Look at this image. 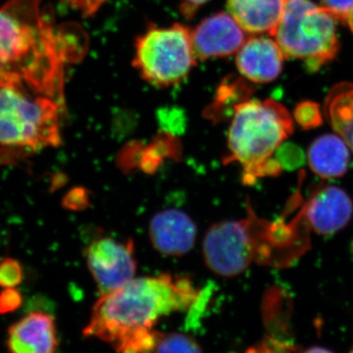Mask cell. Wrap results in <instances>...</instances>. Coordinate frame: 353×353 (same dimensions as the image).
Returning <instances> with one entry per match:
<instances>
[{
  "label": "cell",
  "mask_w": 353,
  "mask_h": 353,
  "mask_svg": "<svg viewBox=\"0 0 353 353\" xmlns=\"http://www.w3.org/2000/svg\"><path fill=\"white\" fill-rule=\"evenodd\" d=\"M83 48L76 32L50 22L41 0L0 6V87L26 88L64 103L65 69Z\"/></svg>",
  "instance_id": "6da1fadb"
},
{
  "label": "cell",
  "mask_w": 353,
  "mask_h": 353,
  "mask_svg": "<svg viewBox=\"0 0 353 353\" xmlns=\"http://www.w3.org/2000/svg\"><path fill=\"white\" fill-rule=\"evenodd\" d=\"M203 299L189 279L163 275L132 279L94 304L83 334L111 343L118 352L153 330L162 317L190 310Z\"/></svg>",
  "instance_id": "7a4b0ae2"
},
{
  "label": "cell",
  "mask_w": 353,
  "mask_h": 353,
  "mask_svg": "<svg viewBox=\"0 0 353 353\" xmlns=\"http://www.w3.org/2000/svg\"><path fill=\"white\" fill-rule=\"evenodd\" d=\"M303 217L289 225L259 219L248 206V216L238 221L213 225L204 238V261L213 273L234 277L252 263L282 266L306 250L308 236L303 230Z\"/></svg>",
  "instance_id": "3957f363"
},
{
  "label": "cell",
  "mask_w": 353,
  "mask_h": 353,
  "mask_svg": "<svg viewBox=\"0 0 353 353\" xmlns=\"http://www.w3.org/2000/svg\"><path fill=\"white\" fill-rule=\"evenodd\" d=\"M233 114L225 162L240 165L248 185L280 174L282 166L276 152L294 132V120L287 108L271 99H245L234 106Z\"/></svg>",
  "instance_id": "277c9868"
},
{
  "label": "cell",
  "mask_w": 353,
  "mask_h": 353,
  "mask_svg": "<svg viewBox=\"0 0 353 353\" xmlns=\"http://www.w3.org/2000/svg\"><path fill=\"white\" fill-rule=\"evenodd\" d=\"M63 105L26 88L0 87V145L32 150L59 145Z\"/></svg>",
  "instance_id": "5b68a950"
},
{
  "label": "cell",
  "mask_w": 353,
  "mask_h": 353,
  "mask_svg": "<svg viewBox=\"0 0 353 353\" xmlns=\"http://www.w3.org/2000/svg\"><path fill=\"white\" fill-rule=\"evenodd\" d=\"M336 22L312 0H288L274 38L285 58L303 60L308 71H318L340 50Z\"/></svg>",
  "instance_id": "8992f818"
},
{
  "label": "cell",
  "mask_w": 353,
  "mask_h": 353,
  "mask_svg": "<svg viewBox=\"0 0 353 353\" xmlns=\"http://www.w3.org/2000/svg\"><path fill=\"white\" fill-rule=\"evenodd\" d=\"M196 62L190 30L179 23L169 27L150 26L134 44V67L155 87L183 82Z\"/></svg>",
  "instance_id": "52a82bcc"
},
{
  "label": "cell",
  "mask_w": 353,
  "mask_h": 353,
  "mask_svg": "<svg viewBox=\"0 0 353 353\" xmlns=\"http://www.w3.org/2000/svg\"><path fill=\"white\" fill-rule=\"evenodd\" d=\"M85 260L101 296L120 289L136 275L137 260L131 240L97 239L88 246Z\"/></svg>",
  "instance_id": "ba28073f"
},
{
  "label": "cell",
  "mask_w": 353,
  "mask_h": 353,
  "mask_svg": "<svg viewBox=\"0 0 353 353\" xmlns=\"http://www.w3.org/2000/svg\"><path fill=\"white\" fill-rule=\"evenodd\" d=\"M190 34L194 55L199 60L230 57L248 41L245 30L231 14L225 12L202 20Z\"/></svg>",
  "instance_id": "9c48e42d"
},
{
  "label": "cell",
  "mask_w": 353,
  "mask_h": 353,
  "mask_svg": "<svg viewBox=\"0 0 353 353\" xmlns=\"http://www.w3.org/2000/svg\"><path fill=\"white\" fill-rule=\"evenodd\" d=\"M303 211L309 228L330 236L347 226L352 217L353 203L345 190L326 185L316 190Z\"/></svg>",
  "instance_id": "30bf717a"
},
{
  "label": "cell",
  "mask_w": 353,
  "mask_h": 353,
  "mask_svg": "<svg viewBox=\"0 0 353 353\" xmlns=\"http://www.w3.org/2000/svg\"><path fill=\"white\" fill-rule=\"evenodd\" d=\"M196 223L178 209L160 211L150 220V241L162 254L181 256L190 252L196 243Z\"/></svg>",
  "instance_id": "8fae6325"
},
{
  "label": "cell",
  "mask_w": 353,
  "mask_h": 353,
  "mask_svg": "<svg viewBox=\"0 0 353 353\" xmlns=\"http://www.w3.org/2000/svg\"><path fill=\"white\" fill-rule=\"evenodd\" d=\"M285 58L277 41L267 37H255L246 41L238 51L236 65L243 78L266 83L281 75Z\"/></svg>",
  "instance_id": "7c38bea8"
},
{
  "label": "cell",
  "mask_w": 353,
  "mask_h": 353,
  "mask_svg": "<svg viewBox=\"0 0 353 353\" xmlns=\"http://www.w3.org/2000/svg\"><path fill=\"white\" fill-rule=\"evenodd\" d=\"M7 343L11 353H55L54 320L44 313H30L10 327Z\"/></svg>",
  "instance_id": "4fadbf2b"
},
{
  "label": "cell",
  "mask_w": 353,
  "mask_h": 353,
  "mask_svg": "<svg viewBox=\"0 0 353 353\" xmlns=\"http://www.w3.org/2000/svg\"><path fill=\"white\" fill-rule=\"evenodd\" d=\"M288 0H227L231 14L246 32L274 37Z\"/></svg>",
  "instance_id": "5bb4252c"
},
{
  "label": "cell",
  "mask_w": 353,
  "mask_h": 353,
  "mask_svg": "<svg viewBox=\"0 0 353 353\" xmlns=\"http://www.w3.org/2000/svg\"><path fill=\"white\" fill-rule=\"evenodd\" d=\"M311 170L322 178L345 175L350 164V148L339 134H324L315 139L308 150Z\"/></svg>",
  "instance_id": "9a60e30c"
},
{
  "label": "cell",
  "mask_w": 353,
  "mask_h": 353,
  "mask_svg": "<svg viewBox=\"0 0 353 353\" xmlns=\"http://www.w3.org/2000/svg\"><path fill=\"white\" fill-rule=\"evenodd\" d=\"M324 113L334 132L345 139L353 152V85L343 82L330 90Z\"/></svg>",
  "instance_id": "2e32d148"
},
{
  "label": "cell",
  "mask_w": 353,
  "mask_h": 353,
  "mask_svg": "<svg viewBox=\"0 0 353 353\" xmlns=\"http://www.w3.org/2000/svg\"><path fill=\"white\" fill-rule=\"evenodd\" d=\"M121 353H202L196 341L183 334L146 332L132 339Z\"/></svg>",
  "instance_id": "e0dca14e"
},
{
  "label": "cell",
  "mask_w": 353,
  "mask_h": 353,
  "mask_svg": "<svg viewBox=\"0 0 353 353\" xmlns=\"http://www.w3.org/2000/svg\"><path fill=\"white\" fill-rule=\"evenodd\" d=\"M23 281V269L16 259L6 257L0 261V287L16 288Z\"/></svg>",
  "instance_id": "ac0fdd59"
},
{
  "label": "cell",
  "mask_w": 353,
  "mask_h": 353,
  "mask_svg": "<svg viewBox=\"0 0 353 353\" xmlns=\"http://www.w3.org/2000/svg\"><path fill=\"white\" fill-rule=\"evenodd\" d=\"M294 117L297 123L305 129L319 126L322 122L321 110L315 102L304 101L299 103L294 111Z\"/></svg>",
  "instance_id": "d6986e66"
},
{
  "label": "cell",
  "mask_w": 353,
  "mask_h": 353,
  "mask_svg": "<svg viewBox=\"0 0 353 353\" xmlns=\"http://www.w3.org/2000/svg\"><path fill=\"white\" fill-rule=\"evenodd\" d=\"M322 6L330 11L336 21L347 24L348 14L353 8V0H320Z\"/></svg>",
  "instance_id": "ffe728a7"
},
{
  "label": "cell",
  "mask_w": 353,
  "mask_h": 353,
  "mask_svg": "<svg viewBox=\"0 0 353 353\" xmlns=\"http://www.w3.org/2000/svg\"><path fill=\"white\" fill-rule=\"evenodd\" d=\"M22 296L15 288H8L0 294V314L13 312L22 304Z\"/></svg>",
  "instance_id": "44dd1931"
},
{
  "label": "cell",
  "mask_w": 353,
  "mask_h": 353,
  "mask_svg": "<svg viewBox=\"0 0 353 353\" xmlns=\"http://www.w3.org/2000/svg\"><path fill=\"white\" fill-rule=\"evenodd\" d=\"M288 345L275 339H267L259 345L248 348L245 353H285Z\"/></svg>",
  "instance_id": "7402d4cb"
},
{
  "label": "cell",
  "mask_w": 353,
  "mask_h": 353,
  "mask_svg": "<svg viewBox=\"0 0 353 353\" xmlns=\"http://www.w3.org/2000/svg\"><path fill=\"white\" fill-rule=\"evenodd\" d=\"M74 8L78 9L83 16L88 17L97 13L108 0H69Z\"/></svg>",
  "instance_id": "603a6c76"
},
{
  "label": "cell",
  "mask_w": 353,
  "mask_h": 353,
  "mask_svg": "<svg viewBox=\"0 0 353 353\" xmlns=\"http://www.w3.org/2000/svg\"><path fill=\"white\" fill-rule=\"evenodd\" d=\"M209 0H180L181 2V12H182L183 17L190 18L194 17L196 11L204 4L208 3Z\"/></svg>",
  "instance_id": "cb8c5ba5"
},
{
  "label": "cell",
  "mask_w": 353,
  "mask_h": 353,
  "mask_svg": "<svg viewBox=\"0 0 353 353\" xmlns=\"http://www.w3.org/2000/svg\"><path fill=\"white\" fill-rule=\"evenodd\" d=\"M303 353H334L331 352V350H326V348L315 347L309 348V350H306Z\"/></svg>",
  "instance_id": "d4e9b609"
},
{
  "label": "cell",
  "mask_w": 353,
  "mask_h": 353,
  "mask_svg": "<svg viewBox=\"0 0 353 353\" xmlns=\"http://www.w3.org/2000/svg\"><path fill=\"white\" fill-rule=\"evenodd\" d=\"M347 25L353 32V8L352 9V11H350V14H348Z\"/></svg>",
  "instance_id": "484cf974"
},
{
  "label": "cell",
  "mask_w": 353,
  "mask_h": 353,
  "mask_svg": "<svg viewBox=\"0 0 353 353\" xmlns=\"http://www.w3.org/2000/svg\"><path fill=\"white\" fill-rule=\"evenodd\" d=\"M352 353H353V345H352Z\"/></svg>",
  "instance_id": "4316f807"
}]
</instances>
